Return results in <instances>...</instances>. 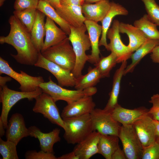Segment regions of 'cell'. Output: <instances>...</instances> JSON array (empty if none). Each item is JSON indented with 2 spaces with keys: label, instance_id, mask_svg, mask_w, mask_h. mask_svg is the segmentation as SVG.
Listing matches in <instances>:
<instances>
[{
  "label": "cell",
  "instance_id": "4dcf8cb0",
  "mask_svg": "<svg viewBox=\"0 0 159 159\" xmlns=\"http://www.w3.org/2000/svg\"><path fill=\"white\" fill-rule=\"evenodd\" d=\"M133 25L140 30L148 39H159V31L157 25L150 20L147 14L135 21Z\"/></svg>",
  "mask_w": 159,
  "mask_h": 159
},
{
  "label": "cell",
  "instance_id": "b9f144b4",
  "mask_svg": "<svg viewBox=\"0 0 159 159\" xmlns=\"http://www.w3.org/2000/svg\"><path fill=\"white\" fill-rule=\"evenodd\" d=\"M150 56L153 62L159 63V45L154 48L151 53Z\"/></svg>",
  "mask_w": 159,
  "mask_h": 159
},
{
  "label": "cell",
  "instance_id": "7a4b0ae2",
  "mask_svg": "<svg viewBox=\"0 0 159 159\" xmlns=\"http://www.w3.org/2000/svg\"><path fill=\"white\" fill-rule=\"evenodd\" d=\"M70 27L71 32L68 38L76 58L75 65L71 72L77 78L82 74L85 64L88 61V55L85 52L90 49L91 44L88 34L85 33L87 29L84 24L79 27Z\"/></svg>",
  "mask_w": 159,
  "mask_h": 159
},
{
  "label": "cell",
  "instance_id": "9c48e42d",
  "mask_svg": "<svg viewBox=\"0 0 159 159\" xmlns=\"http://www.w3.org/2000/svg\"><path fill=\"white\" fill-rule=\"evenodd\" d=\"M35 99L36 101L32 109L33 111L42 114L52 123L64 129V125L63 120L53 98L48 94L43 92Z\"/></svg>",
  "mask_w": 159,
  "mask_h": 159
},
{
  "label": "cell",
  "instance_id": "ffe728a7",
  "mask_svg": "<svg viewBox=\"0 0 159 159\" xmlns=\"http://www.w3.org/2000/svg\"><path fill=\"white\" fill-rule=\"evenodd\" d=\"M110 5L109 0H102L94 4L85 2L82 6V11L86 19L97 23L103 19Z\"/></svg>",
  "mask_w": 159,
  "mask_h": 159
},
{
  "label": "cell",
  "instance_id": "bcb514c9",
  "mask_svg": "<svg viewBox=\"0 0 159 159\" xmlns=\"http://www.w3.org/2000/svg\"><path fill=\"white\" fill-rule=\"evenodd\" d=\"M153 122L155 127V135L157 138H159V121L153 119Z\"/></svg>",
  "mask_w": 159,
  "mask_h": 159
},
{
  "label": "cell",
  "instance_id": "ab89813d",
  "mask_svg": "<svg viewBox=\"0 0 159 159\" xmlns=\"http://www.w3.org/2000/svg\"><path fill=\"white\" fill-rule=\"evenodd\" d=\"M61 6L75 5L82 6L85 3L84 0H59Z\"/></svg>",
  "mask_w": 159,
  "mask_h": 159
},
{
  "label": "cell",
  "instance_id": "ee69618b",
  "mask_svg": "<svg viewBox=\"0 0 159 159\" xmlns=\"http://www.w3.org/2000/svg\"><path fill=\"white\" fill-rule=\"evenodd\" d=\"M12 80V78L9 76L6 77L0 76V88L6 85V83L10 82Z\"/></svg>",
  "mask_w": 159,
  "mask_h": 159
},
{
  "label": "cell",
  "instance_id": "7402d4cb",
  "mask_svg": "<svg viewBox=\"0 0 159 159\" xmlns=\"http://www.w3.org/2000/svg\"><path fill=\"white\" fill-rule=\"evenodd\" d=\"M55 10L59 16L71 26H80L84 24L86 20L82 11V6H61Z\"/></svg>",
  "mask_w": 159,
  "mask_h": 159
},
{
  "label": "cell",
  "instance_id": "5b68a950",
  "mask_svg": "<svg viewBox=\"0 0 159 159\" xmlns=\"http://www.w3.org/2000/svg\"><path fill=\"white\" fill-rule=\"evenodd\" d=\"M47 82L41 83L39 85L43 92L49 95L56 102L59 100L70 103L85 96H92L97 92L96 87H90L83 90H71L66 89L57 85L49 77Z\"/></svg>",
  "mask_w": 159,
  "mask_h": 159
},
{
  "label": "cell",
  "instance_id": "cb8c5ba5",
  "mask_svg": "<svg viewBox=\"0 0 159 159\" xmlns=\"http://www.w3.org/2000/svg\"><path fill=\"white\" fill-rule=\"evenodd\" d=\"M119 29L120 33L126 34L127 35L129 39L127 46L133 52L148 39L140 30L131 24L120 22Z\"/></svg>",
  "mask_w": 159,
  "mask_h": 159
},
{
  "label": "cell",
  "instance_id": "f907efd6",
  "mask_svg": "<svg viewBox=\"0 0 159 159\" xmlns=\"http://www.w3.org/2000/svg\"><path fill=\"white\" fill-rule=\"evenodd\" d=\"M157 142L159 144V138H157L156 140Z\"/></svg>",
  "mask_w": 159,
  "mask_h": 159
},
{
  "label": "cell",
  "instance_id": "74e56055",
  "mask_svg": "<svg viewBox=\"0 0 159 159\" xmlns=\"http://www.w3.org/2000/svg\"><path fill=\"white\" fill-rule=\"evenodd\" d=\"M39 0H15L14 5L15 11L29 8H37Z\"/></svg>",
  "mask_w": 159,
  "mask_h": 159
},
{
  "label": "cell",
  "instance_id": "3957f363",
  "mask_svg": "<svg viewBox=\"0 0 159 159\" xmlns=\"http://www.w3.org/2000/svg\"><path fill=\"white\" fill-rule=\"evenodd\" d=\"M63 119L64 125L63 137L69 144H77L94 131L90 114Z\"/></svg>",
  "mask_w": 159,
  "mask_h": 159
},
{
  "label": "cell",
  "instance_id": "4316f807",
  "mask_svg": "<svg viewBox=\"0 0 159 159\" xmlns=\"http://www.w3.org/2000/svg\"><path fill=\"white\" fill-rule=\"evenodd\" d=\"M159 45V39H148L130 57L131 63L127 66L124 72V75L132 72L141 59L149 53H151L156 46Z\"/></svg>",
  "mask_w": 159,
  "mask_h": 159
},
{
  "label": "cell",
  "instance_id": "30bf717a",
  "mask_svg": "<svg viewBox=\"0 0 159 159\" xmlns=\"http://www.w3.org/2000/svg\"><path fill=\"white\" fill-rule=\"evenodd\" d=\"M94 131L100 134L118 136L121 125L113 117L110 112L95 108L90 113Z\"/></svg>",
  "mask_w": 159,
  "mask_h": 159
},
{
  "label": "cell",
  "instance_id": "d4e9b609",
  "mask_svg": "<svg viewBox=\"0 0 159 159\" xmlns=\"http://www.w3.org/2000/svg\"><path fill=\"white\" fill-rule=\"evenodd\" d=\"M46 16L44 13L37 9L35 20L30 32L32 42L39 52H41L44 44Z\"/></svg>",
  "mask_w": 159,
  "mask_h": 159
},
{
  "label": "cell",
  "instance_id": "277c9868",
  "mask_svg": "<svg viewBox=\"0 0 159 159\" xmlns=\"http://www.w3.org/2000/svg\"><path fill=\"white\" fill-rule=\"evenodd\" d=\"M46 59L72 71L76 62V56L68 37L41 52Z\"/></svg>",
  "mask_w": 159,
  "mask_h": 159
},
{
  "label": "cell",
  "instance_id": "7bdbcfd3",
  "mask_svg": "<svg viewBox=\"0 0 159 159\" xmlns=\"http://www.w3.org/2000/svg\"><path fill=\"white\" fill-rule=\"evenodd\" d=\"M57 159H79V158L73 151L57 157Z\"/></svg>",
  "mask_w": 159,
  "mask_h": 159
},
{
  "label": "cell",
  "instance_id": "7dc6e473",
  "mask_svg": "<svg viewBox=\"0 0 159 159\" xmlns=\"http://www.w3.org/2000/svg\"><path fill=\"white\" fill-rule=\"evenodd\" d=\"M5 129L3 123L0 121V137H2L5 134Z\"/></svg>",
  "mask_w": 159,
  "mask_h": 159
},
{
  "label": "cell",
  "instance_id": "9a60e30c",
  "mask_svg": "<svg viewBox=\"0 0 159 159\" xmlns=\"http://www.w3.org/2000/svg\"><path fill=\"white\" fill-rule=\"evenodd\" d=\"M96 105L92 96H85L70 103L67 104L62 110L63 119L80 117L90 114Z\"/></svg>",
  "mask_w": 159,
  "mask_h": 159
},
{
  "label": "cell",
  "instance_id": "484cf974",
  "mask_svg": "<svg viewBox=\"0 0 159 159\" xmlns=\"http://www.w3.org/2000/svg\"><path fill=\"white\" fill-rule=\"evenodd\" d=\"M127 61L122 62L120 67L116 71L113 77L112 90L109 94V98L105 110L111 112L118 104V98L120 89L121 80L124 75L125 70L127 67Z\"/></svg>",
  "mask_w": 159,
  "mask_h": 159
},
{
  "label": "cell",
  "instance_id": "d6986e66",
  "mask_svg": "<svg viewBox=\"0 0 159 159\" xmlns=\"http://www.w3.org/2000/svg\"><path fill=\"white\" fill-rule=\"evenodd\" d=\"M149 110L144 107L129 109L118 104L111 112L117 121L122 125H132L137 119L147 114Z\"/></svg>",
  "mask_w": 159,
  "mask_h": 159
},
{
  "label": "cell",
  "instance_id": "f1b7e54d",
  "mask_svg": "<svg viewBox=\"0 0 159 159\" xmlns=\"http://www.w3.org/2000/svg\"><path fill=\"white\" fill-rule=\"evenodd\" d=\"M37 9L56 23L67 35H69L71 32L70 26L59 16L49 3L44 0H40Z\"/></svg>",
  "mask_w": 159,
  "mask_h": 159
},
{
  "label": "cell",
  "instance_id": "5bb4252c",
  "mask_svg": "<svg viewBox=\"0 0 159 159\" xmlns=\"http://www.w3.org/2000/svg\"><path fill=\"white\" fill-rule=\"evenodd\" d=\"M6 129V140L11 141L16 145L23 138L29 136V130L26 127L24 117L18 113L12 115Z\"/></svg>",
  "mask_w": 159,
  "mask_h": 159
},
{
  "label": "cell",
  "instance_id": "7c38bea8",
  "mask_svg": "<svg viewBox=\"0 0 159 159\" xmlns=\"http://www.w3.org/2000/svg\"><path fill=\"white\" fill-rule=\"evenodd\" d=\"M34 66L49 71L56 78L61 87H73L75 85L76 78L71 72L65 69L45 58L40 52L38 60Z\"/></svg>",
  "mask_w": 159,
  "mask_h": 159
},
{
  "label": "cell",
  "instance_id": "60d3db41",
  "mask_svg": "<svg viewBox=\"0 0 159 159\" xmlns=\"http://www.w3.org/2000/svg\"><path fill=\"white\" fill-rule=\"evenodd\" d=\"M126 159L125 154L123 151L120 148L119 146L113 153L111 159Z\"/></svg>",
  "mask_w": 159,
  "mask_h": 159
},
{
  "label": "cell",
  "instance_id": "f6af8a7d",
  "mask_svg": "<svg viewBox=\"0 0 159 159\" xmlns=\"http://www.w3.org/2000/svg\"><path fill=\"white\" fill-rule=\"evenodd\" d=\"M45 1L49 3L55 9L60 7L61 5L59 0H42Z\"/></svg>",
  "mask_w": 159,
  "mask_h": 159
},
{
  "label": "cell",
  "instance_id": "816d5d0a",
  "mask_svg": "<svg viewBox=\"0 0 159 159\" xmlns=\"http://www.w3.org/2000/svg\"><path fill=\"white\" fill-rule=\"evenodd\" d=\"M157 25V26H159V23Z\"/></svg>",
  "mask_w": 159,
  "mask_h": 159
},
{
  "label": "cell",
  "instance_id": "d6a6232c",
  "mask_svg": "<svg viewBox=\"0 0 159 159\" xmlns=\"http://www.w3.org/2000/svg\"><path fill=\"white\" fill-rule=\"evenodd\" d=\"M37 9L29 8L13 12L14 15L18 18L30 33L34 24Z\"/></svg>",
  "mask_w": 159,
  "mask_h": 159
},
{
  "label": "cell",
  "instance_id": "836d02e7",
  "mask_svg": "<svg viewBox=\"0 0 159 159\" xmlns=\"http://www.w3.org/2000/svg\"><path fill=\"white\" fill-rule=\"evenodd\" d=\"M13 142L0 138V153L3 159H18L16 146Z\"/></svg>",
  "mask_w": 159,
  "mask_h": 159
},
{
  "label": "cell",
  "instance_id": "8fae6325",
  "mask_svg": "<svg viewBox=\"0 0 159 159\" xmlns=\"http://www.w3.org/2000/svg\"><path fill=\"white\" fill-rule=\"evenodd\" d=\"M120 23L118 20H114L107 34V38L110 41L108 44V51L115 54L117 63L127 61L133 53L128 46L124 44L121 40L119 29Z\"/></svg>",
  "mask_w": 159,
  "mask_h": 159
},
{
  "label": "cell",
  "instance_id": "44dd1931",
  "mask_svg": "<svg viewBox=\"0 0 159 159\" xmlns=\"http://www.w3.org/2000/svg\"><path fill=\"white\" fill-rule=\"evenodd\" d=\"M128 14L127 10L120 4L114 2H111L110 7L108 12L101 21L102 28V34L99 41V47L104 46L108 50L107 42V34L110 28L113 18L119 15L126 16Z\"/></svg>",
  "mask_w": 159,
  "mask_h": 159
},
{
  "label": "cell",
  "instance_id": "1f68e13d",
  "mask_svg": "<svg viewBox=\"0 0 159 159\" xmlns=\"http://www.w3.org/2000/svg\"><path fill=\"white\" fill-rule=\"evenodd\" d=\"M117 63L115 54L111 52L108 56L102 57L94 65L99 70L102 77H109L112 69Z\"/></svg>",
  "mask_w": 159,
  "mask_h": 159
},
{
  "label": "cell",
  "instance_id": "603a6c76",
  "mask_svg": "<svg viewBox=\"0 0 159 159\" xmlns=\"http://www.w3.org/2000/svg\"><path fill=\"white\" fill-rule=\"evenodd\" d=\"M45 29V38L40 52L60 43L67 37L66 33L59 28L53 20L47 16Z\"/></svg>",
  "mask_w": 159,
  "mask_h": 159
},
{
  "label": "cell",
  "instance_id": "f546056e",
  "mask_svg": "<svg viewBox=\"0 0 159 159\" xmlns=\"http://www.w3.org/2000/svg\"><path fill=\"white\" fill-rule=\"evenodd\" d=\"M101 78V74L97 67H89L87 74H82L76 78L74 88L76 90H82L94 87Z\"/></svg>",
  "mask_w": 159,
  "mask_h": 159
},
{
  "label": "cell",
  "instance_id": "c3c4849f",
  "mask_svg": "<svg viewBox=\"0 0 159 159\" xmlns=\"http://www.w3.org/2000/svg\"><path fill=\"white\" fill-rule=\"evenodd\" d=\"M85 2L88 3L92 4L94 3H96L102 0H84Z\"/></svg>",
  "mask_w": 159,
  "mask_h": 159
},
{
  "label": "cell",
  "instance_id": "2e32d148",
  "mask_svg": "<svg viewBox=\"0 0 159 159\" xmlns=\"http://www.w3.org/2000/svg\"><path fill=\"white\" fill-rule=\"evenodd\" d=\"M29 136L39 140L41 150L45 152L54 153L53 146L55 143L60 141L59 136L60 130L55 128L48 133H44L35 126L28 128Z\"/></svg>",
  "mask_w": 159,
  "mask_h": 159
},
{
  "label": "cell",
  "instance_id": "e575fe53",
  "mask_svg": "<svg viewBox=\"0 0 159 159\" xmlns=\"http://www.w3.org/2000/svg\"><path fill=\"white\" fill-rule=\"evenodd\" d=\"M141 0L144 4L148 18L157 25L159 23V6L155 0Z\"/></svg>",
  "mask_w": 159,
  "mask_h": 159
},
{
  "label": "cell",
  "instance_id": "f35d334b",
  "mask_svg": "<svg viewBox=\"0 0 159 159\" xmlns=\"http://www.w3.org/2000/svg\"><path fill=\"white\" fill-rule=\"evenodd\" d=\"M149 102L152 105L148 113L153 120L159 121V94L153 95Z\"/></svg>",
  "mask_w": 159,
  "mask_h": 159
},
{
  "label": "cell",
  "instance_id": "e0dca14e",
  "mask_svg": "<svg viewBox=\"0 0 159 159\" xmlns=\"http://www.w3.org/2000/svg\"><path fill=\"white\" fill-rule=\"evenodd\" d=\"M84 24L88 34L92 48L91 54L88 55V61L95 65L100 59L99 44V38L102 34V26L97 22L87 19L85 21Z\"/></svg>",
  "mask_w": 159,
  "mask_h": 159
},
{
  "label": "cell",
  "instance_id": "8d00e7d4",
  "mask_svg": "<svg viewBox=\"0 0 159 159\" xmlns=\"http://www.w3.org/2000/svg\"><path fill=\"white\" fill-rule=\"evenodd\" d=\"M26 159H57L54 153L45 152L42 150L37 152L36 150L27 151L24 155Z\"/></svg>",
  "mask_w": 159,
  "mask_h": 159
},
{
  "label": "cell",
  "instance_id": "ba28073f",
  "mask_svg": "<svg viewBox=\"0 0 159 159\" xmlns=\"http://www.w3.org/2000/svg\"><path fill=\"white\" fill-rule=\"evenodd\" d=\"M4 74L11 77L20 84L19 89L23 92H29L35 91L40 87L39 84L44 82L40 76L34 77L21 70L20 73L15 71L7 61L0 57V74Z\"/></svg>",
  "mask_w": 159,
  "mask_h": 159
},
{
  "label": "cell",
  "instance_id": "6da1fadb",
  "mask_svg": "<svg viewBox=\"0 0 159 159\" xmlns=\"http://www.w3.org/2000/svg\"><path fill=\"white\" fill-rule=\"evenodd\" d=\"M10 30L6 36L0 37V43L12 46L17 53L11 56L21 64L34 65L39 58V52L34 45L30 33L20 21L14 15L8 20Z\"/></svg>",
  "mask_w": 159,
  "mask_h": 159
},
{
  "label": "cell",
  "instance_id": "4fadbf2b",
  "mask_svg": "<svg viewBox=\"0 0 159 159\" xmlns=\"http://www.w3.org/2000/svg\"><path fill=\"white\" fill-rule=\"evenodd\" d=\"M132 125L143 147L156 141L155 127L148 113L137 119Z\"/></svg>",
  "mask_w": 159,
  "mask_h": 159
},
{
  "label": "cell",
  "instance_id": "52a82bcc",
  "mask_svg": "<svg viewBox=\"0 0 159 159\" xmlns=\"http://www.w3.org/2000/svg\"><path fill=\"white\" fill-rule=\"evenodd\" d=\"M118 137L126 159H141L143 147L132 125H121Z\"/></svg>",
  "mask_w": 159,
  "mask_h": 159
},
{
  "label": "cell",
  "instance_id": "681fc988",
  "mask_svg": "<svg viewBox=\"0 0 159 159\" xmlns=\"http://www.w3.org/2000/svg\"><path fill=\"white\" fill-rule=\"evenodd\" d=\"M6 0H0V6H1Z\"/></svg>",
  "mask_w": 159,
  "mask_h": 159
},
{
  "label": "cell",
  "instance_id": "d590c367",
  "mask_svg": "<svg viewBox=\"0 0 159 159\" xmlns=\"http://www.w3.org/2000/svg\"><path fill=\"white\" fill-rule=\"evenodd\" d=\"M141 159H159V144L156 141L143 147Z\"/></svg>",
  "mask_w": 159,
  "mask_h": 159
},
{
  "label": "cell",
  "instance_id": "ac0fdd59",
  "mask_svg": "<svg viewBox=\"0 0 159 159\" xmlns=\"http://www.w3.org/2000/svg\"><path fill=\"white\" fill-rule=\"evenodd\" d=\"M100 133L94 131L77 143L73 151L79 159H89L98 153V144Z\"/></svg>",
  "mask_w": 159,
  "mask_h": 159
},
{
  "label": "cell",
  "instance_id": "83f0119b",
  "mask_svg": "<svg viewBox=\"0 0 159 159\" xmlns=\"http://www.w3.org/2000/svg\"><path fill=\"white\" fill-rule=\"evenodd\" d=\"M119 139L117 135L100 134L98 144V153L106 159H111L112 155L119 146Z\"/></svg>",
  "mask_w": 159,
  "mask_h": 159
},
{
  "label": "cell",
  "instance_id": "8992f818",
  "mask_svg": "<svg viewBox=\"0 0 159 159\" xmlns=\"http://www.w3.org/2000/svg\"><path fill=\"white\" fill-rule=\"evenodd\" d=\"M43 92L39 87L33 92H26L18 91L9 88L5 85L0 88V101L2 105V110L0 117V121L6 128L8 123V117L11 108L20 100L26 98L31 101L35 99Z\"/></svg>",
  "mask_w": 159,
  "mask_h": 159
}]
</instances>
